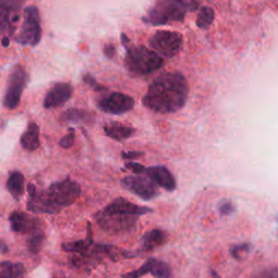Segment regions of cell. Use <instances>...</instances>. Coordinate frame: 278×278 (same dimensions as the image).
Segmentation results:
<instances>
[{
	"label": "cell",
	"mask_w": 278,
	"mask_h": 278,
	"mask_svg": "<svg viewBox=\"0 0 278 278\" xmlns=\"http://www.w3.org/2000/svg\"><path fill=\"white\" fill-rule=\"evenodd\" d=\"M150 264V274L155 278H173L171 267L165 262L157 260L155 257L148 258Z\"/></svg>",
	"instance_id": "obj_24"
},
{
	"label": "cell",
	"mask_w": 278,
	"mask_h": 278,
	"mask_svg": "<svg viewBox=\"0 0 278 278\" xmlns=\"http://www.w3.org/2000/svg\"><path fill=\"white\" fill-rule=\"evenodd\" d=\"M9 44H10V41H9V38H8V37H4V40H3V46H4V47H8Z\"/></svg>",
	"instance_id": "obj_38"
},
{
	"label": "cell",
	"mask_w": 278,
	"mask_h": 278,
	"mask_svg": "<svg viewBox=\"0 0 278 278\" xmlns=\"http://www.w3.org/2000/svg\"><path fill=\"white\" fill-rule=\"evenodd\" d=\"M21 146L27 151H35L41 146L40 127L36 123H30L20 139Z\"/></svg>",
	"instance_id": "obj_18"
},
{
	"label": "cell",
	"mask_w": 278,
	"mask_h": 278,
	"mask_svg": "<svg viewBox=\"0 0 278 278\" xmlns=\"http://www.w3.org/2000/svg\"><path fill=\"white\" fill-rule=\"evenodd\" d=\"M218 212L220 213V215H224V216H229L235 213L236 211V208L235 206L233 205L232 201L229 200H223L220 201V202L218 203Z\"/></svg>",
	"instance_id": "obj_28"
},
{
	"label": "cell",
	"mask_w": 278,
	"mask_h": 278,
	"mask_svg": "<svg viewBox=\"0 0 278 278\" xmlns=\"http://www.w3.org/2000/svg\"><path fill=\"white\" fill-rule=\"evenodd\" d=\"M7 189L14 200H20L25 191V178L21 172H12L7 180Z\"/></svg>",
	"instance_id": "obj_19"
},
{
	"label": "cell",
	"mask_w": 278,
	"mask_h": 278,
	"mask_svg": "<svg viewBox=\"0 0 278 278\" xmlns=\"http://www.w3.org/2000/svg\"><path fill=\"white\" fill-rule=\"evenodd\" d=\"M252 278H278V267L266 268V270L258 272Z\"/></svg>",
	"instance_id": "obj_32"
},
{
	"label": "cell",
	"mask_w": 278,
	"mask_h": 278,
	"mask_svg": "<svg viewBox=\"0 0 278 278\" xmlns=\"http://www.w3.org/2000/svg\"><path fill=\"white\" fill-rule=\"evenodd\" d=\"M189 86L179 72H166L159 75L149 85L142 104L160 114L174 113L183 109L188 98Z\"/></svg>",
	"instance_id": "obj_1"
},
{
	"label": "cell",
	"mask_w": 278,
	"mask_h": 278,
	"mask_svg": "<svg viewBox=\"0 0 278 278\" xmlns=\"http://www.w3.org/2000/svg\"><path fill=\"white\" fill-rule=\"evenodd\" d=\"M74 139H75V135H74V128L70 127L69 128V133L66 134V135L61 138V140L59 141V145L64 148V149H69L73 146L74 143Z\"/></svg>",
	"instance_id": "obj_30"
},
{
	"label": "cell",
	"mask_w": 278,
	"mask_h": 278,
	"mask_svg": "<svg viewBox=\"0 0 278 278\" xmlns=\"http://www.w3.org/2000/svg\"><path fill=\"white\" fill-rule=\"evenodd\" d=\"M162 57L143 46H129L126 49L125 65L132 74L145 76L158 71L163 65Z\"/></svg>",
	"instance_id": "obj_2"
},
{
	"label": "cell",
	"mask_w": 278,
	"mask_h": 278,
	"mask_svg": "<svg viewBox=\"0 0 278 278\" xmlns=\"http://www.w3.org/2000/svg\"><path fill=\"white\" fill-rule=\"evenodd\" d=\"M28 200L26 208L33 213H46V214H57L58 212L48 202L43 190H38L37 187L30 183L27 185Z\"/></svg>",
	"instance_id": "obj_15"
},
{
	"label": "cell",
	"mask_w": 278,
	"mask_h": 278,
	"mask_svg": "<svg viewBox=\"0 0 278 278\" xmlns=\"http://www.w3.org/2000/svg\"><path fill=\"white\" fill-rule=\"evenodd\" d=\"M121 42H122V45L125 47V49H127V48L129 47L131 41L128 40V37L126 36V34H124V33L121 34Z\"/></svg>",
	"instance_id": "obj_36"
},
{
	"label": "cell",
	"mask_w": 278,
	"mask_h": 278,
	"mask_svg": "<svg viewBox=\"0 0 278 278\" xmlns=\"http://www.w3.org/2000/svg\"><path fill=\"white\" fill-rule=\"evenodd\" d=\"M103 53L109 59H112L114 54H116V47L113 45H105L103 47Z\"/></svg>",
	"instance_id": "obj_35"
},
{
	"label": "cell",
	"mask_w": 278,
	"mask_h": 278,
	"mask_svg": "<svg viewBox=\"0 0 278 278\" xmlns=\"http://www.w3.org/2000/svg\"><path fill=\"white\" fill-rule=\"evenodd\" d=\"M251 245L249 243H244L239 245H234L231 247V254L235 260H242V258L250 251Z\"/></svg>",
	"instance_id": "obj_27"
},
{
	"label": "cell",
	"mask_w": 278,
	"mask_h": 278,
	"mask_svg": "<svg viewBox=\"0 0 278 278\" xmlns=\"http://www.w3.org/2000/svg\"><path fill=\"white\" fill-rule=\"evenodd\" d=\"M145 173L150 179L155 181L158 186L164 188L168 191L175 190L176 188L175 178L172 175L168 168L162 165L151 166L146 170Z\"/></svg>",
	"instance_id": "obj_16"
},
{
	"label": "cell",
	"mask_w": 278,
	"mask_h": 278,
	"mask_svg": "<svg viewBox=\"0 0 278 278\" xmlns=\"http://www.w3.org/2000/svg\"><path fill=\"white\" fill-rule=\"evenodd\" d=\"M60 121L64 123H89L92 122V116L85 110L72 108L66 110L60 116Z\"/></svg>",
	"instance_id": "obj_22"
},
{
	"label": "cell",
	"mask_w": 278,
	"mask_h": 278,
	"mask_svg": "<svg viewBox=\"0 0 278 278\" xmlns=\"http://www.w3.org/2000/svg\"><path fill=\"white\" fill-rule=\"evenodd\" d=\"M98 109L109 114H123L135 107V100L125 94L112 92L98 102Z\"/></svg>",
	"instance_id": "obj_12"
},
{
	"label": "cell",
	"mask_w": 278,
	"mask_h": 278,
	"mask_svg": "<svg viewBox=\"0 0 278 278\" xmlns=\"http://www.w3.org/2000/svg\"><path fill=\"white\" fill-rule=\"evenodd\" d=\"M125 168L128 169L129 171H132L133 173H135V174H141V173H143V172H146V170H147L142 164H140V163L132 162V161L125 163Z\"/></svg>",
	"instance_id": "obj_33"
},
{
	"label": "cell",
	"mask_w": 278,
	"mask_h": 278,
	"mask_svg": "<svg viewBox=\"0 0 278 278\" xmlns=\"http://www.w3.org/2000/svg\"><path fill=\"white\" fill-rule=\"evenodd\" d=\"M7 250H8V249H7V247H6V244H5V242L3 240V242H2V251L5 253Z\"/></svg>",
	"instance_id": "obj_39"
},
{
	"label": "cell",
	"mask_w": 278,
	"mask_h": 278,
	"mask_svg": "<svg viewBox=\"0 0 278 278\" xmlns=\"http://www.w3.org/2000/svg\"><path fill=\"white\" fill-rule=\"evenodd\" d=\"M27 84V73L22 65H15L8 80L7 90L4 98L5 107L9 110H14L18 107L21 96Z\"/></svg>",
	"instance_id": "obj_8"
},
{
	"label": "cell",
	"mask_w": 278,
	"mask_h": 278,
	"mask_svg": "<svg viewBox=\"0 0 278 278\" xmlns=\"http://www.w3.org/2000/svg\"><path fill=\"white\" fill-rule=\"evenodd\" d=\"M44 239H45L44 233L28 237V239L26 240V244H27V248H28V250H30V252L35 253V254L40 252L42 247H43Z\"/></svg>",
	"instance_id": "obj_26"
},
{
	"label": "cell",
	"mask_w": 278,
	"mask_h": 278,
	"mask_svg": "<svg viewBox=\"0 0 278 278\" xmlns=\"http://www.w3.org/2000/svg\"><path fill=\"white\" fill-rule=\"evenodd\" d=\"M53 278H61V277H55V276H54V277H53Z\"/></svg>",
	"instance_id": "obj_40"
},
{
	"label": "cell",
	"mask_w": 278,
	"mask_h": 278,
	"mask_svg": "<svg viewBox=\"0 0 278 278\" xmlns=\"http://www.w3.org/2000/svg\"><path fill=\"white\" fill-rule=\"evenodd\" d=\"M186 12V8L175 0H157L142 20L153 26L164 25L171 22L184 21Z\"/></svg>",
	"instance_id": "obj_4"
},
{
	"label": "cell",
	"mask_w": 278,
	"mask_h": 278,
	"mask_svg": "<svg viewBox=\"0 0 278 278\" xmlns=\"http://www.w3.org/2000/svg\"><path fill=\"white\" fill-rule=\"evenodd\" d=\"M169 240V234L161 229H152L147 232L140 239L141 250L151 251L162 245H164Z\"/></svg>",
	"instance_id": "obj_17"
},
{
	"label": "cell",
	"mask_w": 278,
	"mask_h": 278,
	"mask_svg": "<svg viewBox=\"0 0 278 278\" xmlns=\"http://www.w3.org/2000/svg\"><path fill=\"white\" fill-rule=\"evenodd\" d=\"M90 223H87V237L81 239V240L71 242V243H65L62 245V249L66 252H75L79 254H83L87 252L91 246L95 244L92 239V233H91V227Z\"/></svg>",
	"instance_id": "obj_20"
},
{
	"label": "cell",
	"mask_w": 278,
	"mask_h": 278,
	"mask_svg": "<svg viewBox=\"0 0 278 278\" xmlns=\"http://www.w3.org/2000/svg\"><path fill=\"white\" fill-rule=\"evenodd\" d=\"M102 212L108 214H121L129 216H140L148 213H152L153 210L148 207H141L132 203L124 198H117L110 205L105 207Z\"/></svg>",
	"instance_id": "obj_14"
},
{
	"label": "cell",
	"mask_w": 278,
	"mask_h": 278,
	"mask_svg": "<svg viewBox=\"0 0 278 278\" xmlns=\"http://www.w3.org/2000/svg\"><path fill=\"white\" fill-rule=\"evenodd\" d=\"M42 40L41 14L38 8L35 6L26 7L24 9V17L20 33L16 37V42L22 46L35 47Z\"/></svg>",
	"instance_id": "obj_5"
},
{
	"label": "cell",
	"mask_w": 278,
	"mask_h": 278,
	"mask_svg": "<svg viewBox=\"0 0 278 278\" xmlns=\"http://www.w3.org/2000/svg\"><path fill=\"white\" fill-rule=\"evenodd\" d=\"M138 216L121 215V214H108L102 211L96 213L95 219L99 227L105 233L111 235L125 234L132 232L137 225Z\"/></svg>",
	"instance_id": "obj_7"
},
{
	"label": "cell",
	"mask_w": 278,
	"mask_h": 278,
	"mask_svg": "<svg viewBox=\"0 0 278 278\" xmlns=\"http://www.w3.org/2000/svg\"><path fill=\"white\" fill-rule=\"evenodd\" d=\"M25 267L21 263L3 261L0 264V278H24Z\"/></svg>",
	"instance_id": "obj_23"
},
{
	"label": "cell",
	"mask_w": 278,
	"mask_h": 278,
	"mask_svg": "<svg viewBox=\"0 0 278 278\" xmlns=\"http://www.w3.org/2000/svg\"><path fill=\"white\" fill-rule=\"evenodd\" d=\"M44 195L49 205L59 213L63 208L72 206L79 199L81 186L70 177H66L61 181L51 184L44 191Z\"/></svg>",
	"instance_id": "obj_3"
},
{
	"label": "cell",
	"mask_w": 278,
	"mask_h": 278,
	"mask_svg": "<svg viewBox=\"0 0 278 278\" xmlns=\"http://www.w3.org/2000/svg\"><path fill=\"white\" fill-rule=\"evenodd\" d=\"M123 187L129 190L134 195L138 196L142 200H152L159 196L157 184L150 178L143 176H126L122 179Z\"/></svg>",
	"instance_id": "obj_9"
},
{
	"label": "cell",
	"mask_w": 278,
	"mask_h": 278,
	"mask_svg": "<svg viewBox=\"0 0 278 278\" xmlns=\"http://www.w3.org/2000/svg\"><path fill=\"white\" fill-rule=\"evenodd\" d=\"M145 153L141 151H128V152H122V158L125 160H135L142 157Z\"/></svg>",
	"instance_id": "obj_34"
},
{
	"label": "cell",
	"mask_w": 278,
	"mask_h": 278,
	"mask_svg": "<svg viewBox=\"0 0 278 278\" xmlns=\"http://www.w3.org/2000/svg\"><path fill=\"white\" fill-rule=\"evenodd\" d=\"M9 222H10L12 231L17 234L33 236L44 233V223L42 220L24 212L15 211L11 213L9 216Z\"/></svg>",
	"instance_id": "obj_10"
},
{
	"label": "cell",
	"mask_w": 278,
	"mask_h": 278,
	"mask_svg": "<svg viewBox=\"0 0 278 278\" xmlns=\"http://www.w3.org/2000/svg\"><path fill=\"white\" fill-rule=\"evenodd\" d=\"M183 45V36L173 31H158L149 40V46L159 55L172 58L178 53Z\"/></svg>",
	"instance_id": "obj_6"
},
{
	"label": "cell",
	"mask_w": 278,
	"mask_h": 278,
	"mask_svg": "<svg viewBox=\"0 0 278 278\" xmlns=\"http://www.w3.org/2000/svg\"><path fill=\"white\" fill-rule=\"evenodd\" d=\"M215 17L214 10L211 7H201L197 15V26L201 30H207L213 23Z\"/></svg>",
	"instance_id": "obj_25"
},
{
	"label": "cell",
	"mask_w": 278,
	"mask_h": 278,
	"mask_svg": "<svg viewBox=\"0 0 278 278\" xmlns=\"http://www.w3.org/2000/svg\"><path fill=\"white\" fill-rule=\"evenodd\" d=\"M175 2L185 7L187 11L191 12L198 10L200 7V0H175Z\"/></svg>",
	"instance_id": "obj_31"
},
{
	"label": "cell",
	"mask_w": 278,
	"mask_h": 278,
	"mask_svg": "<svg viewBox=\"0 0 278 278\" xmlns=\"http://www.w3.org/2000/svg\"><path fill=\"white\" fill-rule=\"evenodd\" d=\"M103 131L105 135L117 141L125 140L135 133V128H133L132 126L123 125V124L120 123L108 124V125L103 127Z\"/></svg>",
	"instance_id": "obj_21"
},
{
	"label": "cell",
	"mask_w": 278,
	"mask_h": 278,
	"mask_svg": "<svg viewBox=\"0 0 278 278\" xmlns=\"http://www.w3.org/2000/svg\"><path fill=\"white\" fill-rule=\"evenodd\" d=\"M210 274H211V277H212V278H220L218 273L216 271H214V270H211Z\"/></svg>",
	"instance_id": "obj_37"
},
{
	"label": "cell",
	"mask_w": 278,
	"mask_h": 278,
	"mask_svg": "<svg viewBox=\"0 0 278 278\" xmlns=\"http://www.w3.org/2000/svg\"><path fill=\"white\" fill-rule=\"evenodd\" d=\"M83 82L88 85L89 87L91 89H94L95 91H107V87H104V86H102L101 84H99L97 81L95 80V78H92V76L89 74V73H86L84 74L83 76Z\"/></svg>",
	"instance_id": "obj_29"
},
{
	"label": "cell",
	"mask_w": 278,
	"mask_h": 278,
	"mask_svg": "<svg viewBox=\"0 0 278 278\" xmlns=\"http://www.w3.org/2000/svg\"><path fill=\"white\" fill-rule=\"evenodd\" d=\"M73 95V87L69 83H57L47 92L44 99L45 109H55L68 102Z\"/></svg>",
	"instance_id": "obj_13"
},
{
	"label": "cell",
	"mask_w": 278,
	"mask_h": 278,
	"mask_svg": "<svg viewBox=\"0 0 278 278\" xmlns=\"http://www.w3.org/2000/svg\"><path fill=\"white\" fill-rule=\"evenodd\" d=\"M25 0H0V24L2 31L12 35L20 20V9Z\"/></svg>",
	"instance_id": "obj_11"
}]
</instances>
